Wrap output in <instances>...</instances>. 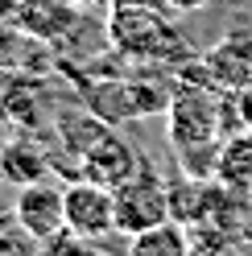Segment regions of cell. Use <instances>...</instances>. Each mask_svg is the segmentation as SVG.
I'll return each mask as SVG.
<instances>
[{
  "instance_id": "6da1fadb",
  "label": "cell",
  "mask_w": 252,
  "mask_h": 256,
  "mask_svg": "<svg viewBox=\"0 0 252 256\" xmlns=\"http://www.w3.org/2000/svg\"><path fill=\"white\" fill-rule=\"evenodd\" d=\"M166 120H170V140L178 149V162L186 170V178H207V174L215 178V162H219L224 140L232 132H240L232 91L219 95V87L194 78L190 87L170 95Z\"/></svg>"
},
{
  "instance_id": "7a4b0ae2",
  "label": "cell",
  "mask_w": 252,
  "mask_h": 256,
  "mask_svg": "<svg viewBox=\"0 0 252 256\" xmlns=\"http://www.w3.org/2000/svg\"><path fill=\"white\" fill-rule=\"evenodd\" d=\"M104 34L128 58L166 62V58L182 54V38H178V29L170 25L166 8H108Z\"/></svg>"
},
{
  "instance_id": "3957f363",
  "label": "cell",
  "mask_w": 252,
  "mask_h": 256,
  "mask_svg": "<svg viewBox=\"0 0 252 256\" xmlns=\"http://www.w3.org/2000/svg\"><path fill=\"white\" fill-rule=\"evenodd\" d=\"M87 108L108 124H124V120H140L153 112L170 108V95L157 91L153 83H120V78H104V83H87L83 91Z\"/></svg>"
},
{
  "instance_id": "277c9868",
  "label": "cell",
  "mask_w": 252,
  "mask_h": 256,
  "mask_svg": "<svg viewBox=\"0 0 252 256\" xmlns=\"http://www.w3.org/2000/svg\"><path fill=\"white\" fill-rule=\"evenodd\" d=\"M112 194H116V232H124V236H136V232L153 228V223L174 219L170 215V190L149 170H140L132 182L116 186Z\"/></svg>"
},
{
  "instance_id": "5b68a950",
  "label": "cell",
  "mask_w": 252,
  "mask_h": 256,
  "mask_svg": "<svg viewBox=\"0 0 252 256\" xmlns=\"http://www.w3.org/2000/svg\"><path fill=\"white\" fill-rule=\"evenodd\" d=\"M66 232L104 240L116 232V194L91 178H78L66 186Z\"/></svg>"
},
{
  "instance_id": "8992f818",
  "label": "cell",
  "mask_w": 252,
  "mask_h": 256,
  "mask_svg": "<svg viewBox=\"0 0 252 256\" xmlns=\"http://www.w3.org/2000/svg\"><path fill=\"white\" fill-rule=\"evenodd\" d=\"M12 219H17L25 232H34L42 244L54 240L58 232H66V186H54L46 178L21 186L17 202H12Z\"/></svg>"
},
{
  "instance_id": "52a82bcc",
  "label": "cell",
  "mask_w": 252,
  "mask_h": 256,
  "mask_svg": "<svg viewBox=\"0 0 252 256\" xmlns=\"http://www.w3.org/2000/svg\"><path fill=\"white\" fill-rule=\"evenodd\" d=\"M202 74H207L211 87L224 91H240L252 87V34H228L224 42H215L207 54H202Z\"/></svg>"
},
{
  "instance_id": "ba28073f",
  "label": "cell",
  "mask_w": 252,
  "mask_h": 256,
  "mask_svg": "<svg viewBox=\"0 0 252 256\" xmlns=\"http://www.w3.org/2000/svg\"><path fill=\"white\" fill-rule=\"evenodd\" d=\"M83 166H87V178H91V182L116 190V186L132 182L136 174H140V157H136V149H132L120 132H108L100 145L83 157Z\"/></svg>"
},
{
  "instance_id": "9c48e42d",
  "label": "cell",
  "mask_w": 252,
  "mask_h": 256,
  "mask_svg": "<svg viewBox=\"0 0 252 256\" xmlns=\"http://www.w3.org/2000/svg\"><path fill=\"white\" fill-rule=\"evenodd\" d=\"M215 182L240 190V194L252 190V132L248 128H240V132H232L224 140L219 162H215Z\"/></svg>"
},
{
  "instance_id": "30bf717a",
  "label": "cell",
  "mask_w": 252,
  "mask_h": 256,
  "mask_svg": "<svg viewBox=\"0 0 252 256\" xmlns=\"http://www.w3.org/2000/svg\"><path fill=\"white\" fill-rule=\"evenodd\" d=\"M128 256H190V228L178 219L153 223V228L128 236Z\"/></svg>"
},
{
  "instance_id": "8fae6325",
  "label": "cell",
  "mask_w": 252,
  "mask_h": 256,
  "mask_svg": "<svg viewBox=\"0 0 252 256\" xmlns=\"http://www.w3.org/2000/svg\"><path fill=\"white\" fill-rule=\"evenodd\" d=\"M0 178L8 186H29V182H42L46 178V153L34 145V140H8L0 149Z\"/></svg>"
},
{
  "instance_id": "7c38bea8",
  "label": "cell",
  "mask_w": 252,
  "mask_h": 256,
  "mask_svg": "<svg viewBox=\"0 0 252 256\" xmlns=\"http://www.w3.org/2000/svg\"><path fill=\"white\" fill-rule=\"evenodd\" d=\"M17 21L38 38H62L74 25V4L70 0H21Z\"/></svg>"
},
{
  "instance_id": "4fadbf2b",
  "label": "cell",
  "mask_w": 252,
  "mask_h": 256,
  "mask_svg": "<svg viewBox=\"0 0 252 256\" xmlns=\"http://www.w3.org/2000/svg\"><path fill=\"white\" fill-rule=\"evenodd\" d=\"M58 132H62V145L83 162V157L112 132V124L100 120L96 112H91V116H87V112H62V116H58Z\"/></svg>"
},
{
  "instance_id": "5bb4252c",
  "label": "cell",
  "mask_w": 252,
  "mask_h": 256,
  "mask_svg": "<svg viewBox=\"0 0 252 256\" xmlns=\"http://www.w3.org/2000/svg\"><path fill=\"white\" fill-rule=\"evenodd\" d=\"M190 256H240V252H236L228 228L194 223V228H190Z\"/></svg>"
},
{
  "instance_id": "9a60e30c",
  "label": "cell",
  "mask_w": 252,
  "mask_h": 256,
  "mask_svg": "<svg viewBox=\"0 0 252 256\" xmlns=\"http://www.w3.org/2000/svg\"><path fill=\"white\" fill-rule=\"evenodd\" d=\"M0 256H42V240L12 219L0 228Z\"/></svg>"
},
{
  "instance_id": "2e32d148",
  "label": "cell",
  "mask_w": 252,
  "mask_h": 256,
  "mask_svg": "<svg viewBox=\"0 0 252 256\" xmlns=\"http://www.w3.org/2000/svg\"><path fill=\"white\" fill-rule=\"evenodd\" d=\"M42 256H104L87 236H74V232H58L54 240L42 244Z\"/></svg>"
},
{
  "instance_id": "e0dca14e",
  "label": "cell",
  "mask_w": 252,
  "mask_h": 256,
  "mask_svg": "<svg viewBox=\"0 0 252 256\" xmlns=\"http://www.w3.org/2000/svg\"><path fill=\"white\" fill-rule=\"evenodd\" d=\"M232 100H236V116H240V128H248V132H252V87L232 91Z\"/></svg>"
},
{
  "instance_id": "ac0fdd59",
  "label": "cell",
  "mask_w": 252,
  "mask_h": 256,
  "mask_svg": "<svg viewBox=\"0 0 252 256\" xmlns=\"http://www.w3.org/2000/svg\"><path fill=\"white\" fill-rule=\"evenodd\" d=\"M108 8H170L166 0H108Z\"/></svg>"
},
{
  "instance_id": "d6986e66",
  "label": "cell",
  "mask_w": 252,
  "mask_h": 256,
  "mask_svg": "<svg viewBox=\"0 0 252 256\" xmlns=\"http://www.w3.org/2000/svg\"><path fill=\"white\" fill-rule=\"evenodd\" d=\"M166 4L174 8V12H198V8H207L211 0H166Z\"/></svg>"
},
{
  "instance_id": "ffe728a7",
  "label": "cell",
  "mask_w": 252,
  "mask_h": 256,
  "mask_svg": "<svg viewBox=\"0 0 252 256\" xmlns=\"http://www.w3.org/2000/svg\"><path fill=\"white\" fill-rule=\"evenodd\" d=\"M21 12V0H0V17H17Z\"/></svg>"
},
{
  "instance_id": "44dd1931",
  "label": "cell",
  "mask_w": 252,
  "mask_h": 256,
  "mask_svg": "<svg viewBox=\"0 0 252 256\" xmlns=\"http://www.w3.org/2000/svg\"><path fill=\"white\" fill-rule=\"evenodd\" d=\"M74 8H100V4H108V0H70Z\"/></svg>"
}]
</instances>
